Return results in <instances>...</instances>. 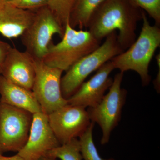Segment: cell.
I'll return each instance as SVG.
<instances>
[{
  "label": "cell",
  "instance_id": "obj_1",
  "mask_svg": "<svg viewBox=\"0 0 160 160\" xmlns=\"http://www.w3.org/2000/svg\"><path fill=\"white\" fill-rule=\"evenodd\" d=\"M143 11L130 0H106L92 18L88 31L101 42L118 30V43L125 51L135 41L136 30L138 22L142 19Z\"/></svg>",
  "mask_w": 160,
  "mask_h": 160
},
{
  "label": "cell",
  "instance_id": "obj_2",
  "mask_svg": "<svg viewBox=\"0 0 160 160\" xmlns=\"http://www.w3.org/2000/svg\"><path fill=\"white\" fill-rule=\"evenodd\" d=\"M143 26L137 39L128 49L111 59L114 69L120 72L133 70L137 72L143 86H148L151 77L149 73V64L155 52L160 46V27L151 26L144 11Z\"/></svg>",
  "mask_w": 160,
  "mask_h": 160
},
{
  "label": "cell",
  "instance_id": "obj_3",
  "mask_svg": "<svg viewBox=\"0 0 160 160\" xmlns=\"http://www.w3.org/2000/svg\"><path fill=\"white\" fill-rule=\"evenodd\" d=\"M88 30H76L69 22L66 24L62 40L52 44L42 61L50 67L66 71L81 58L100 46Z\"/></svg>",
  "mask_w": 160,
  "mask_h": 160
},
{
  "label": "cell",
  "instance_id": "obj_4",
  "mask_svg": "<svg viewBox=\"0 0 160 160\" xmlns=\"http://www.w3.org/2000/svg\"><path fill=\"white\" fill-rule=\"evenodd\" d=\"M106 38L102 45L75 63L62 77L61 91L65 99L71 97L91 73L125 51L118 43L116 31L112 32Z\"/></svg>",
  "mask_w": 160,
  "mask_h": 160
},
{
  "label": "cell",
  "instance_id": "obj_5",
  "mask_svg": "<svg viewBox=\"0 0 160 160\" xmlns=\"http://www.w3.org/2000/svg\"><path fill=\"white\" fill-rule=\"evenodd\" d=\"M123 76L122 72L116 75L108 93L97 106L87 110L91 122L97 123L102 129V145L109 142L112 132L121 119L127 93L126 89L121 87Z\"/></svg>",
  "mask_w": 160,
  "mask_h": 160
},
{
  "label": "cell",
  "instance_id": "obj_6",
  "mask_svg": "<svg viewBox=\"0 0 160 160\" xmlns=\"http://www.w3.org/2000/svg\"><path fill=\"white\" fill-rule=\"evenodd\" d=\"M33 114L0 102V152H18L26 145Z\"/></svg>",
  "mask_w": 160,
  "mask_h": 160
},
{
  "label": "cell",
  "instance_id": "obj_7",
  "mask_svg": "<svg viewBox=\"0 0 160 160\" xmlns=\"http://www.w3.org/2000/svg\"><path fill=\"white\" fill-rule=\"evenodd\" d=\"M64 30L47 6L35 13L33 22L21 36L26 51L35 59L42 60L52 42V37L58 34L62 38Z\"/></svg>",
  "mask_w": 160,
  "mask_h": 160
},
{
  "label": "cell",
  "instance_id": "obj_8",
  "mask_svg": "<svg viewBox=\"0 0 160 160\" xmlns=\"http://www.w3.org/2000/svg\"><path fill=\"white\" fill-rule=\"evenodd\" d=\"M35 77L32 91L42 112L49 115L68 104L63 97L61 82L63 71L50 67L42 60L35 59Z\"/></svg>",
  "mask_w": 160,
  "mask_h": 160
},
{
  "label": "cell",
  "instance_id": "obj_9",
  "mask_svg": "<svg viewBox=\"0 0 160 160\" xmlns=\"http://www.w3.org/2000/svg\"><path fill=\"white\" fill-rule=\"evenodd\" d=\"M48 117L52 130L61 145L79 138L91 123L86 108L68 104Z\"/></svg>",
  "mask_w": 160,
  "mask_h": 160
},
{
  "label": "cell",
  "instance_id": "obj_10",
  "mask_svg": "<svg viewBox=\"0 0 160 160\" xmlns=\"http://www.w3.org/2000/svg\"><path fill=\"white\" fill-rule=\"evenodd\" d=\"M60 145L49 125L48 115L41 112L33 114L28 140L17 153L24 160H38Z\"/></svg>",
  "mask_w": 160,
  "mask_h": 160
},
{
  "label": "cell",
  "instance_id": "obj_11",
  "mask_svg": "<svg viewBox=\"0 0 160 160\" xmlns=\"http://www.w3.org/2000/svg\"><path fill=\"white\" fill-rule=\"evenodd\" d=\"M114 69L110 60L104 64L90 79L84 82L77 91L67 100L68 104L85 108L97 106L111 87L113 79L109 75Z\"/></svg>",
  "mask_w": 160,
  "mask_h": 160
},
{
  "label": "cell",
  "instance_id": "obj_12",
  "mask_svg": "<svg viewBox=\"0 0 160 160\" xmlns=\"http://www.w3.org/2000/svg\"><path fill=\"white\" fill-rule=\"evenodd\" d=\"M1 75L13 84L32 90L35 77L34 59L27 52L11 47L5 59Z\"/></svg>",
  "mask_w": 160,
  "mask_h": 160
},
{
  "label": "cell",
  "instance_id": "obj_13",
  "mask_svg": "<svg viewBox=\"0 0 160 160\" xmlns=\"http://www.w3.org/2000/svg\"><path fill=\"white\" fill-rule=\"evenodd\" d=\"M35 13L0 0V34L7 38L21 37L34 20Z\"/></svg>",
  "mask_w": 160,
  "mask_h": 160
},
{
  "label": "cell",
  "instance_id": "obj_14",
  "mask_svg": "<svg viewBox=\"0 0 160 160\" xmlns=\"http://www.w3.org/2000/svg\"><path fill=\"white\" fill-rule=\"evenodd\" d=\"M0 102L24 109L33 114L42 112L32 90L13 84L2 75H0Z\"/></svg>",
  "mask_w": 160,
  "mask_h": 160
},
{
  "label": "cell",
  "instance_id": "obj_15",
  "mask_svg": "<svg viewBox=\"0 0 160 160\" xmlns=\"http://www.w3.org/2000/svg\"><path fill=\"white\" fill-rule=\"evenodd\" d=\"M106 0H76L69 24L72 28H88L92 18Z\"/></svg>",
  "mask_w": 160,
  "mask_h": 160
},
{
  "label": "cell",
  "instance_id": "obj_16",
  "mask_svg": "<svg viewBox=\"0 0 160 160\" xmlns=\"http://www.w3.org/2000/svg\"><path fill=\"white\" fill-rule=\"evenodd\" d=\"M76 0H48L47 7L65 31Z\"/></svg>",
  "mask_w": 160,
  "mask_h": 160
},
{
  "label": "cell",
  "instance_id": "obj_17",
  "mask_svg": "<svg viewBox=\"0 0 160 160\" xmlns=\"http://www.w3.org/2000/svg\"><path fill=\"white\" fill-rule=\"evenodd\" d=\"M46 155L61 160H82L79 141L77 138L49 151Z\"/></svg>",
  "mask_w": 160,
  "mask_h": 160
},
{
  "label": "cell",
  "instance_id": "obj_18",
  "mask_svg": "<svg viewBox=\"0 0 160 160\" xmlns=\"http://www.w3.org/2000/svg\"><path fill=\"white\" fill-rule=\"evenodd\" d=\"M95 124L91 122L85 132L79 137L80 150L84 160H115L104 159L100 157L93 142L92 131Z\"/></svg>",
  "mask_w": 160,
  "mask_h": 160
},
{
  "label": "cell",
  "instance_id": "obj_19",
  "mask_svg": "<svg viewBox=\"0 0 160 160\" xmlns=\"http://www.w3.org/2000/svg\"><path fill=\"white\" fill-rule=\"evenodd\" d=\"M133 5L144 9L154 20L156 26H160V0H130Z\"/></svg>",
  "mask_w": 160,
  "mask_h": 160
},
{
  "label": "cell",
  "instance_id": "obj_20",
  "mask_svg": "<svg viewBox=\"0 0 160 160\" xmlns=\"http://www.w3.org/2000/svg\"><path fill=\"white\" fill-rule=\"evenodd\" d=\"M8 2L18 8L27 10L40 9L48 5V0H13Z\"/></svg>",
  "mask_w": 160,
  "mask_h": 160
},
{
  "label": "cell",
  "instance_id": "obj_21",
  "mask_svg": "<svg viewBox=\"0 0 160 160\" xmlns=\"http://www.w3.org/2000/svg\"><path fill=\"white\" fill-rule=\"evenodd\" d=\"M11 47L8 43L0 40V75L2 74L5 59Z\"/></svg>",
  "mask_w": 160,
  "mask_h": 160
},
{
  "label": "cell",
  "instance_id": "obj_22",
  "mask_svg": "<svg viewBox=\"0 0 160 160\" xmlns=\"http://www.w3.org/2000/svg\"><path fill=\"white\" fill-rule=\"evenodd\" d=\"M160 54L157 55L156 57V59L158 65V67L159 68V71L158 72L157 76L156 78L154 80V86L155 89L157 90L158 92H160Z\"/></svg>",
  "mask_w": 160,
  "mask_h": 160
},
{
  "label": "cell",
  "instance_id": "obj_23",
  "mask_svg": "<svg viewBox=\"0 0 160 160\" xmlns=\"http://www.w3.org/2000/svg\"><path fill=\"white\" fill-rule=\"evenodd\" d=\"M0 160H24L18 154H17L12 156L6 157L0 154Z\"/></svg>",
  "mask_w": 160,
  "mask_h": 160
},
{
  "label": "cell",
  "instance_id": "obj_24",
  "mask_svg": "<svg viewBox=\"0 0 160 160\" xmlns=\"http://www.w3.org/2000/svg\"><path fill=\"white\" fill-rule=\"evenodd\" d=\"M38 160H57V159L50 157L48 156L45 155L40 158Z\"/></svg>",
  "mask_w": 160,
  "mask_h": 160
},
{
  "label": "cell",
  "instance_id": "obj_25",
  "mask_svg": "<svg viewBox=\"0 0 160 160\" xmlns=\"http://www.w3.org/2000/svg\"><path fill=\"white\" fill-rule=\"evenodd\" d=\"M3 1H5L7 2H11L12 1H13V0H3Z\"/></svg>",
  "mask_w": 160,
  "mask_h": 160
},
{
  "label": "cell",
  "instance_id": "obj_26",
  "mask_svg": "<svg viewBox=\"0 0 160 160\" xmlns=\"http://www.w3.org/2000/svg\"><path fill=\"white\" fill-rule=\"evenodd\" d=\"M2 153H1V152H0V154H2Z\"/></svg>",
  "mask_w": 160,
  "mask_h": 160
}]
</instances>
